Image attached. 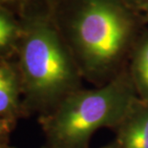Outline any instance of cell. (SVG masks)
Masks as SVG:
<instances>
[{"mask_svg":"<svg viewBox=\"0 0 148 148\" xmlns=\"http://www.w3.org/2000/svg\"><path fill=\"white\" fill-rule=\"evenodd\" d=\"M138 97L126 69L102 86L80 88L38 122L47 148H89L101 128L113 130Z\"/></svg>","mask_w":148,"mask_h":148,"instance_id":"cell-3","label":"cell"},{"mask_svg":"<svg viewBox=\"0 0 148 148\" xmlns=\"http://www.w3.org/2000/svg\"><path fill=\"white\" fill-rule=\"evenodd\" d=\"M28 0L18 12L21 36L15 56L27 118L48 115L83 77L45 3Z\"/></svg>","mask_w":148,"mask_h":148,"instance_id":"cell-2","label":"cell"},{"mask_svg":"<svg viewBox=\"0 0 148 148\" xmlns=\"http://www.w3.org/2000/svg\"><path fill=\"white\" fill-rule=\"evenodd\" d=\"M140 14H141V16H143V18L144 22H145L146 24H148V9L144 10Z\"/></svg>","mask_w":148,"mask_h":148,"instance_id":"cell-12","label":"cell"},{"mask_svg":"<svg viewBox=\"0 0 148 148\" xmlns=\"http://www.w3.org/2000/svg\"><path fill=\"white\" fill-rule=\"evenodd\" d=\"M26 1L27 0H0V5L12 9L14 11L19 12Z\"/></svg>","mask_w":148,"mask_h":148,"instance_id":"cell-10","label":"cell"},{"mask_svg":"<svg viewBox=\"0 0 148 148\" xmlns=\"http://www.w3.org/2000/svg\"><path fill=\"white\" fill-rule=\"evenodd\" d=\"M122 1L140 14L148 9V0H122Z\"/></svg>","mask_w":148,"mask_h":148,"instance_id":"cell-9","label":"cell"},{"mask_svg":"<svg viewBox=\"0 0 148 148\" xmlns=\"http://www.w3.org/2000/svg\"><path fill=\"white\" fill-rule=\"evenodd\" d=\"M0 116L16 122L27 118L23 107V92L15 59L0 58Z\"/></svg>","mask_w":148,"mask_h":148,"instance_id":"cell-5","label":"cell"},{"mask_svg":"<svg viewBox=\"0 0 148 148\" xmlns=\"http://www.w3.org/2000/svg\"><path fill=\"white\" fill-rule=\"evenodd\" d=\"M0 148H14V147L10 146L9 143H0Z\"/></svg>","mask_w":148,"mask_h":148,"instance_id":"cell-13","label":"cell"},{"mask_svg":"<svg viewBox=\"0 0 148 148\" xmlns=\"http://www.w3.org/2000/svg\"><path fill=\"white\" fill-rule=\"evenodd\" d=\"M112 131L114 148H148V101L137 97Z\"/></svg>","mask_w":148,"mask_h":148,"instance_id":"cell-4","label":"cell"},{"mask_svg":"<svg viewBox=\"0 0 148 148\" xmlns=\"http://www.w3.org/2000/svg\"><path fill=\"white\" fill-rule=\"evenodd\" d=\"M39 1L45 3V4L48 6V7H52V6L53 4H56V3L58 1V0H39Z\"/></svg>","mask_w":148,"mask_h":148,"instance_id":"cell-11","label":"cell"},{"mask_svg":"<svg viewBox=\"0 0 148 148\" xmlns=\"http://www.w3.org/2000/svg\"><path fill=\"white\" fill-rule=\"evenodd\" d=\"M49 8L83 80L94 87L126 69L146 28L140 12L122 0H58Z\"/></svg>","mask_w":148,"mask_h":148,"instance_id":"cell-1","label":"cell"},{"mask_svg":"<svg viewBox=\"0 0 148 148\" xmlns=\"http://www.w3.org/2000/svg\"><path fill=\"white\" fill-rule=\"evenodd\" d=\"M127 70L138 97L148 101V28L143 31L135 44Z\"/></svg>","mask_w":148,"mask_h":148,"instance_id":"cell-6","label":"cell"},{"mask_svg":"<svg viewBox=\"0 0 148 148\" xmlns=\"http://www.w3.org/2000/svg\"><path fill=\"white\" fill-rule=\"evenodd\" d=\"M21 36L17 12L0 5V58L15 59Z\"/></svg>","mask_w":148,"mask_h":148,"instance_id":"cell-7","label":"cell"},{"mask_svg":"<svg viewBox=\"0 0 148 148\" xmlns=\"http://www.w3.org/2000/svg\"><path fill=\"white\" fill-rule=\"evenodd\" d=\"M16 122L0 116V143H9L12 132L16 126Z\"/></svg>","mask_w":148,"mask_h":148,"instance_id":"cell-8","label":"cell"},{"mask_svg":"<svg viewBox=\"0 0 148 148\" xmlns=\"http://www.w3.org/2000/svg\"><path fill=\"white\" fill-rule=\"evenodd\" d=\"M42 148H47V147H42ZM99 148H114V146H113V143H108V144H106V145L104 146H102V147H99Z\"/></svg>","mask_w":148,"mask_h":148,"instance_id":"cell-14","label":"cell"}]
</instances>
